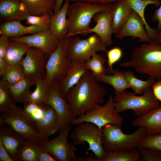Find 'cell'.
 I'll return each instance as SVG.
<instances>
[{
    "label": "cell",
    "mask_w": 161,
    "mask_h": 161,
    "mask_svg": "<svg viewBox=\"0 0 161 161\" xmlns=\"http://www.w3.org/2000/svg\"><path fill=\"white\" fill-rule=\"evenodd\" d=\"M135 47L130 60L122 62V67L133 68L140 73L146 74L155 79H161V44L152 41Z\"/></svg>",
    "instance_id": "cell-2"
},
{
    "label": "cell",
    "mask_w": 161,
    "mask_h": 161,
    "mask_svg": "<svg viewBox=\"0 0 161 161\" xmlns=\"http://www.w3.org/2000/svg\"><path fill=\"white\" fill-rule=\"evenodd\" d=\"M106 92L89 71L67 92L66 98L71 112L76 118L93 109L103 104Z\"/></svg>",
    "instance_id": "cell-1"
},
{
    "label": "cell",
    "mask_w": 161,
    "mask_h": 161,
    "mask_svg": "<svg viewBox=\"0 0 161 161\" xmlns=\"http://www.w3.org/2000/svg\"><path fill=\"white\" fill-rule=\"evenodd\" d=\"M107 47L96 34L85 39L78 36L72 38L68 47L67 58L70 61H86L95 52L101 51L106 52Z\"/></svg>",
    "instance_id": "cell-10"
},
{
    "label": "cell",
    "mask_w": 161,
    "mask_h": 161,
    "mask_svg": "<svg viewBox=\"0 0 161 161\" xmlns=\"http://www.w3.org/2000/svg\"><path fill=\"white\" fill-rule=\"evenodd\" d=\"M139 148H154L161 151V133L154 135H146Z\"/></svg>",
    "instance_id": "cell-41"
},
{
    "label": "cell",
    "mask_w": 161,
    "mask_h": 161,
    "mask_svg": "<svg viewBox=\"0 0 161 161\" xmlns=\"http://www.w3.org/2000/svg\"><path fill=\"white\" fill-rule=\"evenodd\" d=\"M51 15L44 14L39 16L30 15L26 18V23L30 25L38 27L44 30L49 29Z\"/></svg>",
    "instance_id": "cell-38"
},
{
    "label": "cell",
    "mask_w": 161,
    "mask_h": 161,
    "mask_svg": "<svg viewBox=\"0 0 161 161\" xmlns=\"http://www.w3.org/2000/svg\"><path fill=\"white\" fill-rule=\"evenodd\" d=\"M96 24L86 31L84 35L94 32L99 37L107 47L112 45V18L109 11H101L96 13L93 17Z\"/></svg>",
    "instance_id": "cell-17"
},
{
    "label": "cell",
    "mask_w": 161,
    "mask_h": 161,
    "mask_svg": "<svg viewBox=\"0 0 161 161\" xmlns=\"http://www.w3.org/2000/svg\"><path fill=\"white\" fill-rule=\"evenodd\" d=\"M34 127L38 133L49 137L58 131V118L53 108L49 105L44 106V114Z\"/></svg>",
    "instance_id": "cell-21"
},
{
    "label": "cell",
    "mask_w": 161,
    "mask_h": 161,
    "mask_svg": "<svg viewBox=\"0 0 161 161\" xmlns=\"http://www.w3.org/2000/svg\"><path fill=\"white\" fill-rule=\"evenodd\" d=\"M9 45V38L4 35L0 37V58H4Z\"/></svg>",
    "instance_id": "cell-43"
},
{
    "label": "cell",
    "mask_w": 161,
    "mask_h": 161,
    "mask_svg": "<svg viewBox=\"0 0 161 161\" xmlns=\"http://www.w3.org/2000/svg\"><path fill=\"white\" fill-rule=\"evenodd\" d=\"M27 7L31 15L54 14L56 0H20Z\"/></svg>",
    "instance_id": "cell-27"
},
{
    "label": "cell",
    "mask_w": 161,
    "mask_h": 161,
    "mask_svg": "<svg viewBox=\"0 0 161 161\" xmlns=\"http://www.w3.org/2000/svg\"><path fill=\"white\" fill-rule=\"evenodd\" d=\"M151 89L156 98L161 103V79L155 82L152 86Z\"/></svg>",
    "instance_id": "cell-44"
},
{
    "label": "cell",
    "mask_w": 161,
    "mask_h": 161,
    "mask_svg": "<svg viewBox=\"0 0 161 161\" xmlns=\"http://www.w3.org/2000/svg\"><path fill=\"white\" fill-rule=\"evenodd\" d=\"M133 11L136 13L143 22L145 28L151 39L154 41L157 36L158 31L152 28L146 21L144 15L145 10L149 4H154L159 7L161 4L160 0H124Z\"/></svg>",
    "instance_id": "cell-25"
},
{
    "label": "cell",
    "mask_w": 161,
    "mask_h": 161,
    "mask_svg": "<svg viewBox=\"0 0 161 161\" xmlns=\"http://www.w3.org/2000/svg\"><path fill=\"white\" fill-rule=\"evenodd\" d=\"M89 71L86 61L80 60L70 61L66 76L60 83L61 92L64 97L66 98L69 90L75 85Z\"/></svg>",
    "instance_id": "cell-16"
},
{
    "label": "cell",
    "mask_w": 161,
    "mask_h": 161,
    "mask_svg": "<svg viewBox=\"0 0 161 161\" xmlns=\"http://www.w3.org/2000/svg\"><path fill=\"white\" fill-rule=\"evenodd\" d=\"M112 73L113 75H111L106 74L98 75L95 78L99 82L106 83L112 86L114 90V95L130 88L123 72L114 69Z\"/></svg>",
    "instance_id": "cell-26"
},
{
    "label": "cell",
    "mask_w": 161,
    "mask_h": 161,
    "mask_svg": "<svg viewBox=\"0 0 161 161\" xmlns=\"http://www.w3.org/2000/svg\"><path fill=\"white\" fill-rule=\"evenodd\" d=\"M132 11L124 0H119L114 3L110 12L113 33L116 34L118 32Z\"/></svg>",
    "instance_id": "cell-24"
},
{
    "label": "cell",
    "mask_w": 161,
    "mask_h": 161,
    "mask_svg": "<svg viewBox=\"0 0 161 161\" xmlns=\"http://www.w3.org/2000/svg\"><path fill=\"white\" fill-rule=\"evenodd\" d=\"M30 47L27 44L16 42L9 39V45L4 59L7 64H21L23 56Z\"/></svg>",
    "instance_id": "cell-28"
},
{
    "label": "cell",
    "mask_w": 161,
    "mask_h": 161,
    "mask_svg": "<svg viewBox=\"0 0 161 161\" xmlns=\"http://www.w3.org/2000/svg\"><path fill=\"white\" fill-rule=\"evenodd\" d=\"M36 88L30 95L27 102L33 103L41 105H44L47 99L50 86L45 78L37 80L35 84Z\"/></svg>",
    "instance_id": "cell-31"
},
{
    "label": "cell",
    "mask_w": 161,
    "mask_h": 161,
    "mask_svg": "<svg viewBox=\"0 0 161 161\" xmlns=\"http://www.w3.org/2000/svg\"><path fill=\"white\" fill-rule=\"evenodd\" d=\"M71 36H66L60 41L56 49L49 56L45 66V78L50 86L54 80L60 83L65 78L70 61L67 53Z\"/></svg>",
    "instance_id": "cell-8"
},
{
    "label": "cell",
    "mask_w": 161,
    "mask_h": 161,
    "mask_svg": "<svg viewBox=\"0 0 161 161\" xmlns=\"http://www.w3.org/2000/svg\"><path fill=\"white\" fill-rule=\"evenodd\" d=\"M71 126H68L60 134L50 140L41 144L52 156L60 161H77V149L73 143L68 142Z\"/></svg>",
    "instance_id": "cell-12"
},
{
    "label": "cell",
    "mask_w": 161,
    "mask_h": 161,
    "mask_svg": "<svg viewBox=\"0 0 161 161\" xmlns=\"http://www.w3.org/2000/svg\"><path fill=\"white\" fill-rule=\"evenodd\" d=\"M119 0H69L70 2H88L94 4H109L114 3Z\"/></svg>",
    "instance_id": "cell-46"
},
{
    "label": "cell",
    "mask_w": 161,
    "mask_h": 161,
    "mask_svg": "<svg viewBox=\"0 0 161 161\" xmlns=\"http://www.w3.org/2000/svg\"><path fill=\"white\" fill-rule=\"evenodd\" d=\"M8 83L1 78L0 80V116L17 107L16 101L11 94Z\"/></svg>",
    "instance_id": "cell-32"
},
{
    "label": "cell",
    "mask_w": 161,
    "mask_h": 161,
    "mask_svg": "<svg viewBox=\"0 0 161 161\" xmlns=\"http://www.w3.org/2000/svg\"><path fill=\"white\" fill-rule=\"evenodd\" d=\"M21 63L25 78L35 85L39 79L45 78V66L49 55L38 48L30 47Z\"/></svg>",
    "instance_id": "cell-13"
},
{
    "label": "cell",
    "mask_w": 161,
    "mask_h": 161,
    "mask_svg": "<svg viewBox=\"0 0 161 161\" xmlns=\"http://www.w3.org/2000/svg\"><path fill=\"white\" fill-rule=\"evenodd\" d=\"M135 127H143L147 135L161 133V105L142 116L137 117L132 122Z\"/></svg>",
    "instance_id": "cell-20"
},
{
    "label": "cell",
    "mask_w": 161,
    "mask_h": 161,
    "mask_svg": "<svg viewBox=\"0 0 161 161\" xmlns=\"http://www.w3.org/2000/svg\"><path fill=\"white\" fill-rule=\"evenodd\" d=\"M114 4H94L84 2L69 4L67 13L69 22L67 36L84 35L91 28V21L95 15L101 11L110 12Z\"/></svg>",
    "instance_id": "cell-3"
},
{
    "label": "cell",
    "mask_w": 161,
    "mask_h": 161,
    "mask_svg": "<svg viewBox=\"0 0 161 161\" xmlns=\"http://www.w3.org/2000/svg\"><path fill=\"white\" fill-rule=\"evenodd\" d=\"M25 78L21 64H7L4 74L1 78L11 85L19 82Z\"/></svg>",
    "instance_id": "cell-36"
},
{
    "label": "cell",
    "mask_w": 161,
    "mask_h": 161,
    "mask_svg": "<svg viewBox=\"0 0 161 161\" xmlns=\"http://www.w3.org/2000/svg\"><path fill=\"white\" fill-rule=\"evenodd\" d=\"M22 109L16 107L0 116V124L10 125L19 135L27 140L41 144L49 140V137L38 133L34 127L24 118Z\"/></svg>",
    "instance_id": "cell-9"
},
{
    "label": "cell",
    "mask_w": 161,
    "mask_h": 161,
    "mask_svg": "<svg viewBox=\"0 0 161 161\" xmlns=\"http://www.w3.org/2000/svg\"><path fill=\"white\" fill-rule=\"evenodd\" d=\"M102 128L94 124L84 122L77 125L71 135L72 143L75 145H84L88 143L89 147L86 153L90 151L94 154L86 157V161H101L107 154L103 145Z\"/></svg>",
    "instance_id": "cell-4"
},
{
    "label": "cell",
    "mask_w": 161,
    "mask_h": 161,
    "mask_svg": "<svg viewBox=\"0 0 161 161\" xmlns=\"http://www.w3.org/2000/svg\"><path fill=\"white\" fill-rule=\"evenodd\" d=\"M0 140L14 161H17V155L20 146L27 141L10 125L5 123L0 124Z\"/></svg>",
    "instance_id": "cell-19"
},
{
    "label": "cell",
    "mask_w": 161,
    "mask_h": 161,
    "mask_svg": "<svg viewBox=\"0 0 161 161\" xmlns=\"http://www.w3.org/2000/svg\"><path fill=\"white\" fill-rule=\"evenodd\" d=\"M130 88L136 94L142 95L149 88L151 87L155 82V79L149 76L146 80H142L136 78L133 72L125 71L124 72Z\"/></svg>",
    "instance_id": "cell-30"
},
{
    "label": "cell",
    "mask_w": 161,
    "mask_h": 161,
    "mask_svg": "<svg viewBox=\"0 0 161 161\" xmlns=\"http://www.w3.org/2000/svg\"><path fill=\"white\" fill-rule=\"evenodd\" d=\"M141 160L138 149L130 151H116L107 152L101 161H138Z\"/></svg>",
    "instance_id": "cell-33"
},
{
    "label": "cell",
    "mask_w": 161,
    "mask_h": 161,
    "mask_svg": "<svg viewBox=\"0 0 161 161\" xmlns=\"http://www.w3.org/2000/svg\"><path fill=\"white\" fill-rule=\"evenodd\" d=\"M152 18L154 21L158 22L157 30L158 31L161 29V4L159 8L154 11Z\"/></svg>",
    "instance_id": "cell-47"
},
{
    "label": "cell",
    "mask_w": 161,
    "mask_h": 161,
    "mask_svg": "<svg viewBox=\"0 0 161 161\" xmlns=\"http://www.w3.org/2000/svg\"><path fill=\"white\" fill-rule=\"evenodd\" d=\"M32 85L31 83L25 78L15 84H9L8 88L15 101L24 104L27 102L28 98L32 93L30 88Z\"/></svg>",
    "instance_id": "cell-29"
},
{
    "label": "cell",
    "mask_w": 161,
    "mask_h": 161,
    "mask_svg": "<svg viewBox=\"0 0 161 161\" xmlns=\"http://www.w3.org/2000/svg\"><path fill=\"white\" fill-rule=\"evenodd\" d=\"M123 120V117L116 110L113 97L110 95L104 105H98L85 114L75 118L71 125H77L88 122L94 124L100 128L109 124L121 127Z\"/></svg>",
    "instance_id": "cell-7"
},
{
    "label": "cell",
    "mask_w": 161,
    "mask_h": 161,
    "mask_svg": "<svg viewBox=\"0 0 161 161\" xmlns=\"http://www.w3.org/2000/svg\"><path fill=\"white\" fill-rule=\"evenodd\" d=\"M12 40L25 43L30 47H35L49 56L57 48L60 40L49 29L30 35L9 38Z\"/></svg>",
    "instance_id": "cell-14"
},
{
    "label": "cell",
    "mask_w": 161,
    "mask_h": 161,
    "mask_svg": "<svg viewBox=\"0 0 161 161\" xmlns=\"http://www.w3.org/2000/svg\"><path fill=\"white\" fill-rule=\"evenodd\" d=\"M64 0H56V4L54 11V13L58 12L61 8Z\"/></svg>",
    "instance_id": "cell-49"
},
{
    "label": "cell",
    "mask_w": 161,
    "mask_h": 161,
    "mask_svg": "<svg viewBox=\"0 0 161 161\" xmlns=\"http://www.w3.org/2000/svg\"><path fill=\"white\" fill-rule=\"evenodd\" d=\"M154 41L157 43L161 44V29L158 31L157 34Z\"/></svg>",
    "instance_id": "cell-50"
},
{
    "label": "cell",
    "mask_w": 161,
    "mask_h": 161,
    "mask_svg": "<svg viewBox=\"0 0 161 161\" xmlns=\"http://www.w3.org/2000/svg\"><path fill=\"white\" fill-rule=\"evenodd\" d=\"M38 161H57L58 160L48 152L41 144L35 142Z\"/></svg>",
    "instance_id": "cell-42"
},
{
    "label": "cell",
    "mask_w": 161,
    "mask_h": 161,
    "mask_svg": "<svg viewBox=\"0 0 161 161\" xmlns=\"http://www.w3.org/2000/svg\"><path fill=\"white\" fill-rule=\"evenodd\" d=\"M138 149L142 161H161V151L154 148H139Z\"/></svg>",
    "instance_id": "cell-40"
},
{
    "label": "cell",
    "mask_w": 161,
    "mask_h": 161,
    "mask_svg": "<svg viewBox=\"0 0 161 161\" xmlns=\"http://www.w3.org/2000/svg\"><path fill=\"white\" fill-rule=\"evenodd\" d=\"M128 36L138 38L141 42H150L152 41L145 29L142 19L133 10L116 34V37L120 39Z\"/></svg>",
    "instance_id": "cell-15"
},
{
    "label": "cell",
    "mask_w": 161,
    "mask_h": 161,
    "mask_svg": "<svg viewBox=\"0 0 161 161\" xmlns=\"http://www.w3.org/2000/svg\"><path fill=\"white\" fill-rule=\"evenodd\" d=\"M69 3V0H65L60 9L51 16L49 29L60 41L68 34L69 22L67 13Z\"/></svg>",
    "instance_id": "cell-22"
},
{
    "label": "cell",
    "mask_w": 161,
    "mask_h": 161,
    "mask_svg": "<svg viewBox=\"0 0 161 161\" xmlns=\"http://www.w3.org/2000/svg\"><path fill=\"white\" fill-rule=\"evenodd\" d=\"M106 53L108 72L112 73L114 70L112 67L113 65L121 59L123 55V52L120 47H115L107 51Z\"/></svg>",
    "instance_id": "cell-39"
},
{
    "label": "cell",
    "mask_w": 161,
    "mask_h": 161,
    "mask_svg": "<svg viewBox=\"0 0 161 161\" xmlns=\"http://www.w3.org/2000/svg\"><path fill=\"white\" fill-rule=\"evenodd\" d=\"M7 64L4 58H0V77L1 78L4 74Z\"/></svg>",
    "instance_id": "cell-48"
},
{
    "label": "cell",
    "mask_w": 161,
    "mask_h": 161,
    "mask_svg": "<svg viewBox=\"0 0 161 161\" xmlns=\"http://www.w3.org/2000/svg\"><path fill=\"white\" fill-rule=\"evenodd\" d=\"M60 83L53 80L50 85L48 96L45 104L50 105L55 111L59 121L58 131L61 133L75 118L71 111L70 106L60 91Z\"/></svg>",
    "instance_id": "cell-11"
},
{
    "label": "cell",
    "mask_w": 161,
    "mask_h": 161,
    "mask_svg": "<svg viewBox=\"0 0 161 161\" xmlns=\"http://www.w3.org/2000/svg\"><path fill=\"white\" fill-rule=\"evenodd\" d=\"M44 30L35 26H25L22 24L20 21L13 20L6 21L1 25L0 34L9 38L19 37L26 34H33Z\"/></svg>",
    "instance_id": "cell-23"
},
{
    "label": "cell",
    "mask_w": 161,
    "mask_h": 161,
    "mask_svg": "<svg viewBox=\"0 0 161 161\" xmlns=\"http://www.w3.org/2000/svg\"><path fill=\"white\" fill-rule=\"evenodd\" d=\"M106 61L103 56L95 52L86 61V63L88 70L91 71L92 75L95 77L108 72V69L104 66Z\"/></svg>",
    "instance_id": "cell-35"
},
{
    "label": "cell",
    "mask_w": 161,
    "mask_h": 161,
    "mask_svg": "<svg viewBox=\"0 0 161 161\" xmlns=\"http://www.w3.org/2000/svg\"><path fill=\"white\" fill-rule=\"evenodd\" d=\"M44 106L27 102L24 104V107L21 109L22 114L28 122L34 127L36 122L43 115Z\"/></svg>",
    "instance_id": "cell-34"
},
{
    "label": "cell",
    "mask_w": 161,
    "mask_h": 161,
    "mask_svg": "<svg viewBox=\"0 0 161 161\" xmlns=\"http://www.w3.org/2000/svg\"><path fill=\"white\" fill-rule=\"evenodd\" d=\"M17 161H38L35 142L26 141L20 146L17 155Z\"/></svg>",
    "instance_id": "cell-37"
},
{
    "label": "cell",
    "mask_w": 161,
    "mask_h": 161,
    "mask_svg": "<svg viewBox=\"0 0 161 161\" xmlns=\"http://www.w3.org/2000/svg\"><path fill=\"white\" fill-rule=\"evenodd\" d=\"M30 15L27 7L20 0H0L1 20H26Z\"/></svg>",
    "instance_id": "cell-18"
},
{
    "label": "cell",
    "mask_w": 161,
    "mask_h": 161,
    "mask_svg": "<svg viewBox=\"0 0 161 161\" xmlns=\"http://www.w3.org/2000/svg\"><path fill=\"white\" fill-rule=\"evenodd\" d=\"M121 128L110 124L102 128L103 145L107 152L138 149L147 135L144 127H139L134 132L129 134L123 133Z\"/></svg>",
    "instance_id": "cell-5"
},
{
    "label": "cell",
    "mask_w": 161,
    "mask_h": 161,
    "mask_svg": "<svg viewBox=\"0 0 161 161\" xmlns=\"http://www.w3.org/2000/svg\"><path fill=\"white\" fill-rule=\"evenodd\" d=\"M0 161H14L0 140Z\"/></svg>",
    "instance_id": "cell-45"
},
{
    "label": "cell",
    "mask_w": 161,
    "mask_h": 161,
    "mask_svg": "<svg viewBox=\"0 0 161 161\" xmlns=\"http://www.w3.org/2000/svg\"><path fill=\"white\" fill-rule=\"evenodd\" d=\"M113 99L115 109L118 113L131 110L137 117L147 113L160 105L151 87L142 95L137 96L134 92L125 91L115 95Z\"/></svg>",
    "instance_id": "cell-6"
}]
</instances>
